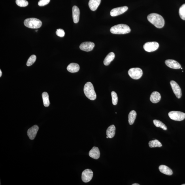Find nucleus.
Segmentation results:
<instances>
[{"label": "nucleus", "instance_id": "obj_1", "mask_svg": "<svg viewBox=\"0 0 185 185\" xmlns=\"http://www.w3.org/2000/svg\"><path fill=\"white\" fill-rule=\"evenodd\" d=\"M148 20L157 28H162L165 25V20L162 16L156 13L149 14L147 17Z\"/></svg>", "mask_w": 185, "mask_h": 185}, {"label": "nucleus", "instance_id": "obj_2", "mask_svg": "<svg viewBox=\"0 0 185 185\" xmlns=\"http://www.w3.org/2000/svg\"><path fill=\"white\" fill-rule=\"evenodd\" d=\"M110 31L112 34L123 35L130 32L131 29L128 25L121 24L114 25L110 29Z\"/></svg>", "mask_w": 185, "mask_h": 185}, {"label": "nucleus", "instance_id": "obj_3", "mask_svg": "<svg viewBox=\"0 0 185 185\" xmlns=\"http://www.w3.org/2000/svg\"><path fill=\"white\" fill-rule=\"evenodd\" d=\"M84 92L86 97L91 100H94L96 98V94L95 92L93 85L90 82H87L85 85Z\"/></svg>", "mask_w": 185, "mask_h": 185}, {"label": "nucleus", "instance_id": "obj_4", "mask_svg": "<svg viewBox=\"0 0 185 185\" xmlns=\"http://www.w3.org/2000/svg\"><path fill=\"white\" fill-rule=\"evenodd\" d=\"M24 24L25 27L29 28L37 29L40 28L42 25L41 20L35 18H29L24 21Z\"/></svg>", "mask_w": 185, "mask_h": 185}, {"label": "nucleus", "instance_id": "obj_5", "mask_svg": "<svg viewBox=\"0 0 185 185\" xmlns=\"http://www.w3.org/2000/svg\"><path fill=\"white\" fill-rule=\"evenodd\" d=\"M130 77L135 80L140 79L143 75V71L139 68H132L128 72Z\"/></svg>", "mask_w": 185, "mask_h": 185}, {"label": "nucleus", "instance_id": "obj_6", "mask_svg": "<svg viewBox=\"0 0 185 185\" xmlns=\"http://www.w3.org/2000/svg\"><path fill=\"white\" fill-rule=\"evenodd\" d=\"M168 116L172 120L176 121H181L185 119V114L179 111H171L168 114Z\"/></svg>", "mask_w": 185, "mask_h": 185}, {"label": "nucleus", "instance_id": "obj_7", "mask_svg": "<svg viewBox=\"0 0 185 185\" xmlns=\"http://www.w3.org/2000/svg\"><path fill=\"white\" fill-rule=\"evenodd\" d=\"M159 44L155 42H148L145 44L143 46L144 50L148 52H154L158 49Z\"/></svg>", "mask_w": 185, "mask_h": 185}, {"label": "nucleus", "instance_id": "obj_8", "mask_svg": "<svg viewBox=\"0 0 185 185\" xmlns=\"http://www.w3.org/2000/svg\"><path fill=\"white\" fill-rule=\"evenodd\" d=\"M170 84L173 92L178 99H180L182 96V91L179 85L174 81H171L170 82Z\"/></svg>", "mask_w": 185, "mask_h": 185}, {"label": "nucleus", "instance_id": "obj_9", "mask_svg": "<svg viewBox=\"0 0 185 185\" xmlns=\"http://www.w3.org/2000/svg\"><path fill=\"white\" fill-rule=\"evenodd\" d=\"M93 176V172L92 170L86 169L82 172V179L85 183L90 182L92 180Z\"/></svg>", "mask_w": 185, "mask_h": 185}, {"label": "nucleus", "instance_id": "obj_10", "mask_svg": "<svg viewBox=\"0 0 185 185\" xmlns=\"http://www.w3.org/2000/svg\"><path fill=\"white\" fill-rule=\"evenodd\" d=\"M128 8L127 6L115 8L110 11V14L112 17H115L122 14L126 12Z\"/></svg>", "mask_w": 185, "mask_h": 185}, {"label": "nucleus", "instance_id": "obj_11", "mask_svg": "<svg viewBox=\"0 0 185 185\" xmlns=\"http://www.w3.org/2000/svg\"><path fill=\"white\" fill-rule=\"evenodd\" d=\"M95 44L92 42H84L81 44L80 48L82 50L85 52L91 51L94 48Z\"/></svg>", "mask_w": 185, "mask_h": 185}, {"label": "nucleus", "instance_id": "obj_12", "mask_svg": "<svg viewBox=\"0 0 185 185\" xmlns=\"http://www.w3.org/2000/svg\"><path fill=\"white\" fill-rule=\"evenodd\" d=\"M166 65L171 68L179 69L181 68L180 64L176 60L173 59H168L165 61Z\"/></svg>", "mask_w": 185, "mask_h": 185}, {"label": "nucleus", "instance_id": "obj_13", "mask_svg": "<svg viewBox=\"0 0 185 185\" xmlns=\"http://www.w3.org/2000/svg\"><path fill=\"white\" fill-rule=\"evenodd\" d=\"M39 129V127L37 125H35L28 130L27 134L30 139L33 140L35 139Z\"/></svg>", "mask_w": 185, "mask_h": 185}, {"label": "nucleus", "instance_id": "obj_14", "mask_svg": "<svg viewBox=\"0 0 185 185\" xmlns=\"http://www.w3.org/2000/svg\"><path fill=\"white\" fill-rule=\"evenodd\" d=\"M72 17L74 23H77L79 20L80 11L79 8L76 6L72 7Z\"/></svg>", "mask_w": 185, "mask_h": 185}, {"label": "nucleus", "instance_id": "obj_15", "mask_svg": "<svg viewBox=\"0 0 185 185\" xmlns=\"http://www.w3.org/2000/svg\"><path fill=\"white\" fill-rule=\"evenodd\" d=\"M89 155L91 158L95 159H98L100 156L99 148L96 147H93L89 152Z\"/></svg>", "mask_w": 185, "mask_h": 185}, {"label": "nucleus", "instance_id": "obj_16", "mask_svg": "<svg viewBox=\"0 0 185 185\" xmlns=\"http://www.w3.org/2000/svg\"><path fill=\"white\" fill-rule=\"evenodd\" d=\"M161 98L160 94L156 92H153L151 94L150 97V100L152 103H157L159 102L161 100Z\"/></svg>", "mask_w": 185, "mask_h": 185}, {"label": "nucleus", "instance_id": "obj_17", "mask_svg": "<svg viewBox=\"0 0 185 185\" xmlns=\"http://www.w3.org/2000/svg\"><path fill=\"white\" fill-rule=\"evenodd\" d=\"M159 169L161 173L165 175L171 176L173 174V172L172 170L166 166L161 165L159 166Z\"/></svg>", "mask_w": 185, "mask_h": 185}, {"label": "nucleus", "instance_id": "obj_18", "mask_svg": "<svg viewBox=\"0 0 185 185\" xmlns=\"http://www.w3.org/2000/svg\"><path fill=\"white\" fill-rule=\"evenodd\" d=\"M101 0H90L89 6L91 10L94 11L97 9L100 4Z\"/></svg>", "mask_w": 185, "mask_h": 185}, {"label": "nucleus", "instance_id": "obj_19", "mask_svg": "<svg viewBox=\"0 0 185 185\" xmlns=\"http://www.w3.org/2000/svg\"><path fill=\"white\" fill-rule=\"evenodd\" d=\"M79 65L77 63H72L68 66L67 70L71 73H76L79 71Z\"/></svg>", "mask_w": 185, "mask_h": 185}, {"label": "nucleus", "instance_id": "obj_20", "mask_svg": "<svg viewBox=\"0 0 185 185\" xmlns=\"http://www.w3.org/2000/svg\"><path fill=\"white\" fill-rule=\"evenodd\" d=\"M116 133V127L114 125H110L106 131V135L109 138H113Z\"/></svg>", "mask_w": 185, "mask_h": 185}, {"label": "nucleus", "instance_id": "obj_21", "mask_svg": "<svg viewBox=\"0 0 185 185\" xmlns=\"http://www.w3.org/2000/svg\"><path fill=\"white\" fill-rule=\"evenodd\" d=\"M115 57V55L114 53L111 52L108 54L106 56L104 61V65H109L111 62L114 60Z\"/></svg>", "mask_w": 185, "mask_h": 185}, {"label": "nucleus", "instance_id": "obj_22", "mask_svg": "<svg viewBox=\"0 0 185 185\" xmlns=\"http://www.w3.org/2000/svg\"><path fill=\"white\" fill-rule=\"evenodd\" d=\"M137 114L135 110H132L130 112L128 116V121L129 124L132 125L135 122Z\"/></svg>", "mask_w": 185, "mask_h": 185}, {"label": "nucleus", "instance_id": "obj_23", "mask_svg": "<svg viewBox=\"0 0 185 185\" xmlns=\"http://www.w3.org/2000/svg\"><path fill=\"white\" fill-rule=\"evenodd\" d=\"M42 97L44 106L46 107H48L50 105V101L48 93L46 92H43L42 93Z\"/></svg>", "mask_w": 185, "mask_h": 185}, {"label": "nucleus", "instance_id": "obj_24", "mask_svg": "<svg viewBox=\"0 0 185 185\" xmlns=\"http://www.w3.org/2000/svg\"><path fill=\"white\" fill-rule=\"evenodd\" d=\"M149 145L150 148H160L162 146V145L158 140H155L150 141L149 142Z\"/></svg>", "mask_w": 185, "mask_h": 185}, {"label": "nucleus", "instance_id": "obj_25", "mask_svg": "<svg viewBox=\"0 0 185 185\" xmlns=\"http://www.w3.org/2000/svg\"><path fill=\"white\" fill-rule=\"evenodd\" d=\"M153 122L155 126L156 127H161L164 130H167V128L166 126L161 121L159 120H154Z\"/></svg>", "mask_w": 185, "mask_h": 185}, {"label": "nucleus", "instance_id": "obj_26", "mask_svg": "<svg viewBox=\"0 0 185 185\" xmlns=\"http://www.w3.org/2000/svg\"><path fill=\"white\" fill-rule=\"evenodd\" d=\"M179 14L182 20H185V4L182 5L179 10Z\"/></svg>", "mask_w": 185, "mask_h": 185}, {"label": "nucleus", "instance_id": "obj_27", "mask_svg": "<svg viewBox=\"0 0 185 185\" xmlns=\"http://www.w3.org/2000/svg\"><path fill=\"white\" fill-rule=\"evenodd\" d=\"M17 5L21 7H26L28 5V1L26 0H16Z\"/></svg>", "mask_w": 185, "mask_h": 185}, {"label": "nucleus", "instance_id": "obj_28", "mask_svg": "<svg viewBox=\"0 0 185 185\" xmlns=\"http://www.w3.org/2000/svg\"><path fill=\"white\" fill-rule=\"evenodd\" d=\"M37 59V57L35 55H32L29 58L27 63V66H30L32 65L35 62Z\"/></svg>", "mask_w": 185, "mask_h": 185}, {"label": "nucleus", "instance_id": "obj_29", "mask_svg": "<svg viewBox=\"0 0 185 185\" xmlns=\"http://www.w3.org/2000/svg\"><path fill=\"white\" fill-rule=\"evenodd\" d=\"M111 95L112 99V103L114 105H116L118 103V97L117 95V93L114 92L112 91L111 93Z\"/></svg>", "mask_w": 185, "mask_h": 185}, {"label": "nucleus", "instance_id": "obj_30", "mask_svg": "<svg viewBox=\"0 0 185 185\" xmlns=\"http://www.w3.org/2000/svg\"><path fill=\"white\" fill-rule=\"evenodd\" d=\"M56 34L59 37H63L65 35V32L63 29H60L57 30Z\"/></svg>", "mask_w": 185, "mask_h": 185}, {"label": "nucleus", "instance_id": "obj_31", "mask_svg": "<svg viewBox=\"0 0 185 185\" xmlns=\"http://www.w3.org/2000/svg\"><path fill=\"white\" fill-rule=\"evenodd\" d=\"M50 1V0H40L38 3V5L40 6H44L48 5Z\"/></svg>", "mask_w": 185, "mask_h": 185}, {"label": "nucleus", "instance_id": "obj_32", "mask_svg": "<svg viewBox=\"0 0 185 185\" xmlns=\"http://www.w3.org/2000/svg\"><path fill=\"white\" fill-rule=\"evenodd\" d=\"M2 73L1 70H0V77H1L2 76Z\"/></svg>", "mask_w": 185, "mask_h": 185}, {"label": "nucleus", "instance_id": "obj_33", "mask_svg": "<svg viewBox=\"0 0 185 185\" xmlns=\"http://www.w3.org/2000/svg\"><path fill=\"white\" fill-rule=\"evenodd\" d=\"M132 185H140V184H132Z\"/></svg>", "mask_w": 185, "mask_h": 185}, {"label": "nucleus", "instance_id": "obj_34", "mask_svg": "<svg viewBox=\"0 0 185 185\" xmlns=\"http://www.w3.org/2000/svg\"><path fill=\"white\" fill-rule=\"evenodd\" d=\"M182 185H185V184H182Z\"/></svg>", "mask_w": 185, "mask_h": 185}, {"label": "nucleus", "instance_id": "obj_35", "mask_svg": "<svg viewBox=\"0 0 185 185\" xmlns=\"http://www.w3.org/2000/svg\"><path fill=\"white\" fill-rule=\"evenodd\" d=\"M181 68V69H182V68Z\"/></svg>", "mask_w": 185, "mask_h": 185}, {"label": "nucleus", "instance_id": "obj_36", "mask_svg": "<svg viewBox=\"0 0 185 185\" xmlns=\"http://www.w3.org/2000/svg\"><path fill=\"white\" fill-rule=\"evenodd\" d=\"M37 31H38L37 30L36 31H37Z\"/></svg>", "mask_w": 185, "mask_h": 185}]
</instances>
